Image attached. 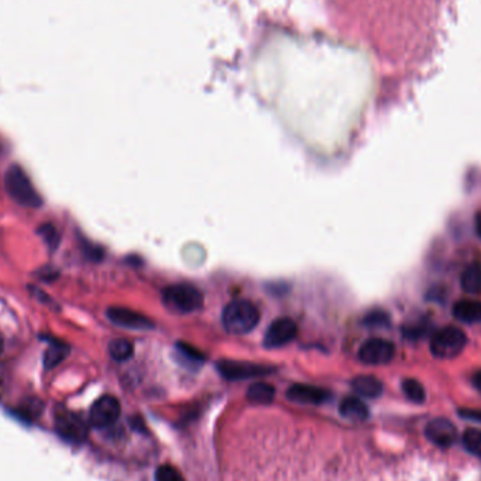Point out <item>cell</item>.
<instances>
[{
	"instance_id": "cell-1",
	"label": "cell",
	"mask_w": 481,
	"mask_h": 481,
	"mask_svg": "<svg viewBox=\"0 0 481 481\" xmlns=\"http://www.w3.org/2000/svg\"><path fill=\"white\" fill-rule=\"evenodd\" d=\"M5 187L9 196L23 207L38 209L42 205V198L33 186L24 169L19 165H12L5 175Z\"/></svg>"
},
{
	"instance_id": "cell-2",
	"label": "cell",
	"mask_w": 481,
	"mask_h": 481,
	"mask_svg": "<svg viewBox=\"0 0 481 481\" xmlns=\"http://www.w3.org/2000/svg\"><path fill=\"white\" fill-rule=\"evenodd\" d=\"M258 308L246 300H235L226 306L223 311L224 328L235 335L251 332L259 322Z\"/></svg>"
},
{
	"instance_id": "cell-3",
	"label": "cell",
	"mask_w": 481,
	"mask_h": 481,
	"mask_svg": "<svg viewBox=\"0 0 481 481\" xmlns=\"http://www.w3.org/2000/svg\"><path fill=\"white\" fill-rule=\"evenodd\" d=\"M165 307L176 314H190L203 307L204 299L198 289L190 285H173L164 290Z\"/></svg>"
},
{
	"instance_id": "cell-4",
	"label": "cell",
	"mask_w": 481,
	"mask_h": 481,
	"mask_svg": "<svg viewBox=\"0 0 481 481\" xmlns=\"http://www.w3.org/2000/svg\"><path fill=\"white\" fill-rule=\"evenodd\" d=\"M467 336L457 326H445L436 331L431 339V352L439 359H453L466 347Z\"/></svg>"
},
{
	"instance_id": "cell-5",
	"label": "cell",
	"mask_w": 481,
	"mask_h": 481,
	"mask_svg": "<svg viewBox=\"0 0 481 481\" xmlns=\"http://www.w3.org/2000/svg\"><path fill=\"white\" fill-rule=\"evenodd\" d=\"M55 428L58 434L70 442L82 443L89 435L88 423L75 412L62 411L55 417Z\"/></svg>"
},
{
	"instance_id": "cell-6",
	"label": "cell",
	"mask_w": 481,
	"mask_h": 481,
	"mask_svg": "<svg viewBox=\"0 0 481 481\" xmlns=\"http://www.w3.org/2000/svg\"><path fill=\"white\" fill-rule=\"evenodd\" d=\"M395 347L387 339L372 338L368 339L359 349V359L372 366L387 365L393 361Z\"/></svg>"
},
{
	"instance_id": "cell-7",
	"label": "cell",
	"mask_w": 481,
	"mask_h": 481,
	"mask_svg": "<svg viewBox=\"0 0 481 481\" xmlns=\"http://www.w3.org/2000/svg\"><path fill=\"white\" fill-rule=\"evenodd\" d=\"M121 407L116 397L103 395L90 408L89 423L97 429L111 427L120 417Z\"/></svg>"
},
{
	"instance_id": "cell-8",
	"label": "cell",
	"mask_w": 481,
	"mask_h": 481,
	"mask_svg": "<svg viewBox=\"0 0 481 481\" xmlns=\"http://www.w3.org/2000/svg\"><path fill=\"white\" fill-rule=\"evenodd\" d=\"M297 335V325L292 318H279L270 324L265 333L266 348H281L290 343Z\"/></svg>"
},
{
	"instance_id": "cell-9",
	"label": "cell",
	"mask_w": 481,
	"mask_h": 481,
	"mask_svg": "<svg viewBox=\"0 0 481 481\" xmlns=\"http://www.w3.org/2000/svg\"><path fill=\"white\" fill-rule=\"evenodd\" d=\"M217 369L223 377L228 380H244L258 376H265L273 372L271 368L248 363V362H235V361H220Z\"/></svg>"
},
{
	"instance_id": "cell-10",
	"label": "cell",
	"mask_w": 481,
	"mask_h": 481,
	"mask_svg": "<svg viewBox=\"0 0 481 481\" xmlns=\"http://www.w3.org/2000/svg\"><path fill=\"white\" fill-rule=\"evenodd\" d=\"M106 315L113 324L123 328L135 331H150L154 328V322L148 317L129 308L111 307L107 310Z\"/></svg>"
},
{
	"instance_id": "cell-11",
	"label": "cell",
	"mask_w": 481,
	"mask_h": 481,
	"mask_svg": "<svg viewBox=\"0 0 481 481\" xmlns=\"http://www.w3.org/2000/svg\"><path fill=\"white\" fill-rule=\"evenodd\" d=\"M425 435L431 442H434L435 445H438L441 448H449L457 439L456 427L445 418H436V420L431 421L427 425Z\"/></svg>"
},
{
	"instance_id": "cell-12",
	"label": "cell",
	"mask_w": 481,
	"mask_h": 481,
	"mask_svg": "<svg viewBox=\"0 0 481 481\" xmlns=\"http://www.w3.org/2000/svg\"><path fill=\"white\" fill-rule=\"evenodd\" d=\"M287 397L292 401L301 404H321L329 398V393L324 388L307 386V384H294L289 388Z\"/></svg>"
},
{
	"instance_id": "cell-13",
	"label": "cell",
	"mask_w": 481,
	"mask_h": 481,
	"mask_svg": "<svg viewBox=\"0 0 481 481\" xmlns=\"http://www.w3.org/2000/svg\"><path fill=\"white\" fill-rule=\"evenodd\" d=\"M453 315L466 324H477L481 321V301L462 300L453 306Z\"/></svg>"
},
{
	"instance_id": "cell-14",
	"label": "cell",
	"mask_w": 481,
	"mask_h": 481,
	"mask_svg": "<svg viewBox=\"0 0 481 481\" xmlns=\"http://www.w3.org/2000/svg\"><path fill=\"white\" fill-rule=\"evenodd\" d=\"M340 414L352 421H365L369 417L366 404L356 397H347L339 405Z\"/></svg>"
},
{
	"instance_id": "cell-15",
	"label": "cell",
	"mask_w": 481,
	"mask_h": 481,
	"mask_svg": "<svg viewBox=\"0 0 481 481\" xmlns=\"http://www.w3.org/2000/svg\"><path fill=\"white\" fill-rule=\"evenodd\" d=\"M354 390L366 398H376L383 393V384L373 376H358L352 381Z\"/></svg>"
},
{
	"instance_id": "cell-16",
	"label": "cell",
	"mask_w": 481,
	"mask_h": 481,
	"mask_svg": "<svg viewBox=\"0 0 481 481\" xmlns=\"http://www.w3.org/2000/svg\"><path fill=\"white\" fill-rule=\"evenodd\" d=\"M460 283L466 293L480 294L481 293V265L474 263L466 267V270L462 273Z\"/></svg>"
},
{
	"instance_id": "cell-17",
	"label": "cell",
	"mask_w": 481,
	"mask_h": 481,
	"mask_svg": "<svg viewBox=\"0 0 481 481\" xmlns=\"http://www.w3.org/2000/svg\"><path fill=\"white\" fill-rule=\"evenodd\" d=\"M246 397L255 404H270L274 398V388L267 383H255L248 388Z\"/></svg>"
},
{
	"instance_id": "cell-18",
	"label": "cell",
	"mask_w": 481,
	"mask_h": 481,
	"mask_svg": "<svg viewBox=\"0 0 481 481\" xmlns=\"http://www.w3.org/2000/svg\"><path fill=\"white\" fill-rule=\"evenodd\" d=\"M109 354L113 361L125 362L132 356L134 347H132V343L127 339H123V338L113 339L109 343Z\"/></svg>"
},
{
	"instance_id": "cell-19",
	"label": "cell",
	"mask_w": 481,
	"mask_h": 481,
	"mask_svg": "<svg viewBox=\"0 0 481 481\" xmlns=\"http://www.w3.org/2000/svg\"><path fill=\"white\" fill-rule=\"evenodd\" d=\"M68 347L65 343L59 342V340H52L49 348L47 349L45 355H44V366L47 369H52L55 366H58L68 355Z\"/></svg>"
},
{
	"instance_id": "cell-20",
	"label": "cell",
	"mask_w": 481,
	"mask_h": 481,
	"mask_svg": "<svg viewBox=\"0 0 481 481\" xmlns=\"http://www.w3.org/2000/svg\"><path fill=\"white\" fill-rule=\"evenodd\" d=\"M402 391L409 401L416 404H423L427 398L424 386L418 380H414V379H407L402 381Z\"/></svg>"
},
{
	"instance_id": "cell-21",
	"label": "cell",
	"mask_w": 481,
	"mask_h": 481,
	"mask_svg": "<svg viewBox=\"0 0 481 481\" xmlns=\"http://www.w3.org/2000/svg\"><path fill=\"white\" fill-rule=\"evenodd\" d=\"M462 441L470 453L481 456V429H467Z\"/></svg>"
},
{
	"instance_id": "cell-22",
	"label": "cell",
	"mask_w": 481,
	"mask_h": 481,
	"mask_svg": "<svg viewBox=\"0 0 481 481\" xmlns=\"http://www.w3.org/2000/svg\"><path fill=\"white\" fill-rule=\"evenodd\" d=\"M38 234L41 235V238L45 241V244L48 245V248L51 251H55L61 242V235L58 232V230L52 226V224H44L38 228Z\"/></svg>"
},
{
	"instance_id": "cell-23",
	"label": "cell",
	"mask_w": 481,
	"mask_h": 481,
	"mask_svg": "<svg viewBox=\"0 0 481 481\" xmlns=\"http://www.w3.org/2000/svg\"><path fill=\"white\" fill-rule=\"evenodd\" d=\"M178 352H179V355L183 358V359H186L187 362H190V363H201L203 361H204V356L201 355V352H198L196 348H193V347H190V345H187V343H178Z\"/></svg>"
},
{
	"instance_id": "cell-24",
	"label": "cell",
	"mask_w": 481,
	"mask_h": 481,
	"mask_svg": "<svg viewBox=\"0 0 481 481\" xmlns=\"http://www.w3.org/2000/svg\"><path fill=\"white\" fill-rule=\"evenodd\" d=\"M155 481H184L182 474L172 466H159L155 473Z\"/></svg>"
},
{
	"instance_id": "cell-25",
	"label": "cell",
	"mask_w": 481,
	"mask_h": 481,
	"mask_svg": "<svg viewBox=\"0 0 481 481\" xmlns=\"http://www.w3.org/2000/svg\"><path fill=\"white\" fill-rule=\"evenodd\" d=\"M365 324L368 326H372V328H380V326L388 325L390 324V318H388V315L384 311L376 310V311L369 313L365 317Z\"/></svg>"
},
{
	"instance_id": "cell-26",
	"label": "cell",
	"mask_w": 481,
	"mask_h": 481,
	"mask_svg": "<svg viewBox=\"0 0 481 481\" xmlns=\"http://www.w3.org/2000/svg\"><path fill=\"white\" fill-rule=\"evenodd\" d=\"M459 416L464 420L475 421L481 424V409H471V408H462L459 409Z\"/></svg>"
},
{
	"instance_id": "cell-27",
	"label": "cell",
	"mask_w": 481,
	"mask_h": 481,
	"mask_svg": "<svg viewBox=\"0 0 481 481\" xmlns=\"http://www.w3.org/2000/svg\"><path fill=\"white\" fill-rule=\"evenodd\" d=\"M473 384L477 390L481 391V370L477 372L474 376H473Z\"/></svg>"
},
{
	"instance_id": "cell-28",
	"label": "cell",
	"mask_w": 481,
	"mask_h": 481,
	"mask_svg": "<svg viewBox=\"0 0 481 481\" xmlns=\"http://www.w3.org/2000/svg\"><path fill=\"white\" fill-rule=\"evenodd\" d=\"M475 231H477L478 237L481 238V213H478L475 217Z\"/></svg>"
},
{
	"instance_id": "cell-29",
	"label": "cell",
	"mask_w": 481,
	"mask_h": 481,
	"mask_svg": "<svg viewBox=\"0 0 481 481\" xmlns=\"http://www.w3.org/2000/svg\"><path fill=\"white\" fill-rule=\"evenodd\" d=\"M3 349H5V340H3L2 333H0V355L3 354Z\"/></svg>"
}]
</instances>
